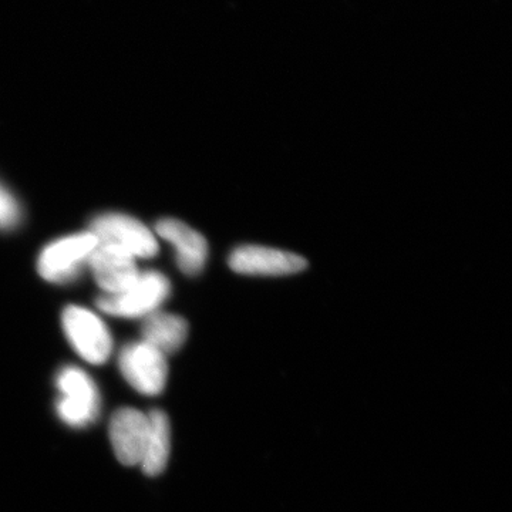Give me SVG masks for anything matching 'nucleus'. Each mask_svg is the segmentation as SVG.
I'll return each instance as SVG.
<instances>
[{
  "mask_svg": "<svg viewBox=\"0 0 512 512\" xmlns=\"http://www.w3.org/2000/svg\"><path fill=\"white\" fill-rule=\"evenodd\" d=\"M59 400L56 412L64 424L76 429L90 426L99 419L101 396L97 384L83 369L66 366L56 377Z\"/></svg>",
  "mask_w": 512,
  "mask_h": 512,
  "instance_id": "nucleus-1",
  "label": "nucleus"
},
{
  "mask_svg": "<svg viewBox=\"0 0 512 512\" xmlns=\"http://www.w3.org/2000/svg\"><path fill=\"white\" fill-rule=\"evenodd\" d=\"M171 293V282L158 271H146L138 275L136 282L126 291L116 295H101L97 298V308L106 315L116 318H146L158 308Z\"/></svg>",
  "mask_w": 512,
  "mask_h": 512,
  "instance_id": "nucleus-2",
  "label": "nucleus"
},
{
  "mask_svg": "<svg viewBox=\"0 0 512 512\" xmlns=\"http://www.w3.org/2000/svg\"><path fill=\"white\" fill-rule=\"evenodd\" d=\"M97 245L99 241L90 231L57 239L43 249L37 261V271L52 284L76 281L84 266L89 265L90 256Z\"/></svg>",
  "mask_w": 512,
  "mask_h": 512,
  "instance_id": "nucleus-3",
  "label": "nucleus"
},
{
  "mask_svg": "<svg viewBox=\"0 0 512 512\" xmlns=\"http://www.w3.org/2000/svg\"><path fill=\"white\" fill-rule=\"evenodd\" d=\"M64 335L77 355L92 365H103L113 352L106 323L83 306H67L62 315Z\"/></svg>",
  "mask_w": 512,
  "mask_h": 512,
  "instance_id": "nucleus-4",
  "label": "nucleus"
},
{
  "mask_svg": "<svg viewBox=\"0 0 512 512\" xmlns=\"http://www.w3.org/2000/svg\"><path fill=\"white\" fill-rule=\"evenodd\" d=\"M90 232L99 244L114 245L134 258H153L157 255L156 235L130 215L109 212L94 218Z\"/></svg>",
  "mask_w": 512,
  "mask_h": 512,
  "instance_id": "nucleus-5",
  "label": "nucleus"
},
{
  "mask_svg": "<svg viewBox=\"0 0 512 512\" xmlns=\"http://www.w3.org/2000/svg\"><path fill=\"white\" fill-rule=\"evenodd\" d=\"M121 375L144 396L163 393L168 379L167 356L143 342L128 343L119 355Z\"/></svg>",
  "mask_w": 512,
  "mask_h": 512,
  "instance_id": "nucleus-6",
  "label": "nucleus"
},
{
  "mask_svg": "<svg viewBox=\"0 0 512 512\" xmlns=\"http://www.w3.org/2000/svg\"><path fill=\"white\" fill-rule=\"evenodd\" d=\"M232 271L249 276H284L298 274L308 262L302 256L281 249L244 245L229 256Z\"/></svg>",
  "mask_w": 512,
  "mask_h": 512,
  "instance_id": "nucleus-7",
  "label": "nucleus"
},
{
  "mask_svg": "<svg viewBox=\"0 0 512 512\" xmlns=\"http://www.w3.org/2000/svg\"><path fill=\"white\" fill-rule=\"evenodd\" d=\"M148 417L133 407H121L111 416L109 436L117 460L123 466H140L146 448Z\"/></svg>",
  "mask_w": 512,
  "mask_h": 512,
  "instance_id": "nucleus-8",
  "label": "nucleus"
},
{
  "mask_svg": "<svg viewBox=\"0 0 512 512\" xmlns=\"http://www.w3.org/2000/svg\"><path fill=\"white\" fill-rule=\"evenodd\" d=\"M89 266L106 295L126 291L140 275L136 258L114 245H97L90 256Z\"/></svg>",
  "mask_w": 512,
  "mask_h": 512,
  "instance_id": "nucleus-9",
  "label": "nucleus"
},
{
  "mask_svg": "<svg viewBox=\"0 0 512 512\" xmlns=\"http://www.w3.org/2000/svg\"><path fill=\"white\" fill-rule=\"evenodd\" d=\"M156 232L175 249V261L183 274L200 275L208 259L207 239L184 222L165 218L157 222Z\"/></svg>",
  "mask_w": 512,
  "mask_h": 512,
  "instance_id": "nucleus-10",
  "label": "nucleus"
},
{
  "mask_svg": "<svg viewBox=\"0 0 512 512\" xmlns=\"http://www.w3.org/2000/svg\"><path fill=\"white\" fill-rule=\"evenodd\" d=\"M141 336L164 356L174 355L188 338V323L181 316L157 311L143 319Z\"/></svg>",
  "mask_w": 512,
  "mask_h": 512,
  "instance_id": "nucleus-11",
  "label": "nucleus"
},
{
  "mask_svg": "<svg viewBox=\"0 0 512 512\" xmlns=\"http://www.w3.org/2000/svg\"><path fill=\"white\" fill-rule=\"evenodd\" d=\"M148 417L146 448L140 467L148 477L160 476L168 464L171 453L170 419L163 410H151Z\"/></svg>",
  "mask_w": 512,
  "mask_h": 512,
  "instance_id": "nucleus-12",
  "label": "nucleus"
},
{
  "mask_svg": "<svg viewBox=\"0 0 512 512\" xmlns=\"http://www.w3.org/2000/svg\"><path fill=\"white\" fill-rule=\"evenodd\" d=\"M20 221L18 201L0 184V229L16 227Z\"/></svg>",
  "mask_w": 512,
  "mask_h": 512,
  "instance_id": "nucleus-13",
  "label": "nucleus"
}]
</instances>
